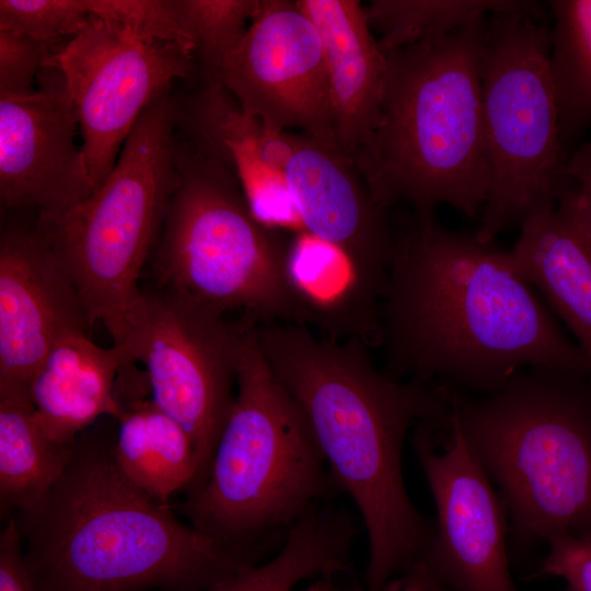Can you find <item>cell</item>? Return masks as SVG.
Masks as SVG:
<instances>
[{
	"label": "cell",
	"mask_w": 591,
	"mask_h": 591,
	"mask_svg": "<svg viewBox=\"0 0 591 591\" xmlns=\"http://www.w3.org/2000/svg\"><path fill=\"white\" fill-rule=\"evenodd\" d=\"M392 232L379 304L385 373L474 395L533 366L591 373L503 251L445 228L434 213L413 212Z\"/></svg>",
	"instance_id": "obj_1"
},
{
	"label": "cell",
	"mask_w": 591,
	"mask_h": 591,
	"mask_svg": "<svg viewBox=\"0 0 591 591\" xmlns=\"http://www.w3.org/2000/svg\"><path fill=\"white\" fill-rule=\"evenodd\" d=\"M274 376L304 415L338 490L358 508L369 540L366 591L416 564L434 524L410 500L403 477L409 429L450 410L443 386L378 370L356 337L317 338L303 325L255 326Z\"/></svg>",
	"instance_id": "obj_2"
},
{
	"label": "cell",
	"mask_w": 591,
	"mask_h": 591,
	"mask_svg": "<svg viewBox=\"0 0 591 591\" xmlns=\"http://www.w3.org/2000/svg\"><path fill=\"white\" fill-rule=\"evenodd\" d=\"M114 441L81 434L47 495L13 514L36 591H202L260 563L131 484Z\"/></svg>",
	"instance_id": "obj_3"
},
{
	"label": "cell",
	"mask_w": 591,
	"mask_h": 591,
	"mask_svg": "<svg viewBox=\"0 0 591 591\" xmlns=\"http://www.w3.org/2000/svg\"><path fill=\"white\" fill-rule=\"evenodd\" d=\"M488 19L442 37L385 51L375 128L351 159L382 210L407 202L433 215L441 204L467 217L490 186L480 67Z\"/></svg>",
	"instance_id": "obj_4"
},
{
	"label": "cell",
	"mask_w": 591,
	"mask_h": 591,
	"mask_svg": "<svg viewBox=\"0 0 591 591\" xmlns=\"http://www.w3.org/2000/svg\"><path fill=\"white\" fill-rule=\"evenodd\" d=\"M449 399L519 538L591 534L590 372L533 366L493 393Z\"/></svg>",
	"instance_id": "obj_5"
},
{
	"label": "cell",
	"mask_w": 591,
	"mask_h": 591,
	"mask_svg": "<svg viewBox=\"0 0 591 591\" xmlns=\"http://www.w3.org/2000/svg\"><path fill=\"white\" fill-rule=\"evenodd\" d=\"M255 324L242 343L235 399L208 474L182 505L190 525L233 548L264 552L337 489L312 430L258 346Z\"/></svg>",
	"instance_id": "obj_6"
},
{
	"label": "cell",
	"mask_w": 591,
	"mask_h": 591,
	"mask_svg": "<svg viewBox=\"0 0 591 591\" xmlns=\"http://www.w3.org/2000/svg\"><path fill=\"white\" fill-rule=\"evenodd\" d=\"M185 136L157 243L162 290L219 315L244 312L257 325H303L287 273L290 242L255 218L220 157Z\"/></svg>",
	"instance_id": "obj_7"
},
{
	"label": "cell",
	"mask_w": 591,
	"mask_h": 591,
	"mask_svg": "<svg viewBox=\"0 0 591 591\" xmlns=\"http://www.w3.org/2000/svg\"><path fill=\"white\" fill-rule=\"evenodd\" d=\"M179 104L170 89L141 114L107 178L88 198L51 217L39 233L76 287L91 327L123 344L142 291L143 265L158 243L177 181Z\"/></svg>",
	"instance_id": "obj_8"
},
{
	"label": "cell",
	"mask_w": 591,
	"mask_h": 591,
	"mask_svg": "<svg viewBox=\"0 0 591 591\" xmlns=\"http://www.w3.org/2000/svg\"><path fill=\"white\" fill-rule=\"evenodd\" d=\"M549 33L543 20L524 12L489 14L480 86L490 186L476 232L485 243L556 207L567 184Z\"/></svg>",
	"instance_id": "obj_9"
},
{
	"label": "cell",
	"mask_w": 591,
	"mask_h": 591,
	"mask_svg": "<svg viewBox=\"0 0 591 591\" xmlns=\"http://www.w3.org/2000/svg\"><path fill=\"white\" fill-rule=\"evenodd\" d=\"M232 324L170 292H142L127 321L126 343L144 367L150 398L192 438L204 483L236 394L247 325Z\"/></svg>",
	"instance_id": "obj_10"
},
{
	"label": "cell",
	"mask_w": 591,
	"mask_h": 591,
	"mask_svg": "<svg viewBox=\"0 0 591 591\" xmlns=\"http://www.w3.org/2000/svg\"><path fill=\"white\" fill-rule=\"evenodd\" d=\"M47 66L65 79L93 192L114 169L144 109L175 80L197 72L194 55L182 46L97 16Z\"/></svg>",
	"instance_id": "obj_11"
},
{
	"label": "cell",
	"mask_w": 591,
	"mask_h": 591,
	"mask_svg": "<svg viewBox=\"0 0 591 591\" xmlns=\"http://www.w3.org/2000/svg\"><path fill=\"white\" fill-rule=\"evenodd\" d=\"M413 445L437 509L434 533L419 561L454 591H517L506 506L451 410L419 422Z\"/></svg>",
	"instance_id": "obj_12"
},
{
	"label": "cell",
	"mask_w": 591,
	"mask_h": 591,
	"mask_svg": "<svg viewBox=\"0 0 591 591\" xmlns=\"http://www.w3.org/2000/svg\"><path fill=\"white\" fill-rule=\"evenodd\" d=\"M254 164L288 193L306 233L337 248L374 294L386 283L393 232L354 160L337 146L254 120Z\"/></svg>",
	"instance_id": "obj_13"
},
{
	"label": "cell",
	"mask_w": 591,
	"mask_h": 591,
	"mask_svg": "<svg viewBox=\"0 0 591 591\" xmlns=\"http://www.w3.org/2000/svg\"><path fill=\"white\" fill-rule=\"evenodd\" d=\"M216 81L263 125L337 146L323 43L296 1L260 0Z\"/></svg>",
	"instance_id": "obj_14"
},
{
	"label": "cell",
	"mask_w": 591,
	"mask_h": 591,
	"mask_svg": "<svg viewBox=\"0 0 591 591\" xmlns=\"http://www.w3.org/2000/svg\"><path fill=\"white\" fill-rule=\"evenodd\" d=\"M37 81L31 95L0 96V198L5 207H35L39 217H51L93 188L61 72L46 66Z\"/></svg>",
	"instance_id": "obj_15"
},
{
	"label": "cell",
	"mask_w": 591,
	"mask_h": 591,
	"mask_svg": "<svg viewBox=\"0 0 591 591\" xmlns=\"http://www.w3.org/2000/svg\"><path fill=\"white\" fill-rule=\"evenodd\" d=\"M91 324L79 293L37 230L0 240V395H30L53 347Z\"/></svg>",
	"instance_id": "obj_16"
},
{
	"label": "cell",
	"mask_w": 591,
	"mask_h": 591,
	"mask_svg": "<svg viewBox=\"0 0 591 591\" xmlns=\"http://www.w3.org/2000/svg\"><path fill=\"white\" fill-rule=\"evenodd\" d=\"M508 268L542 291L578 339L591 370V240L578 216L572 187L566 184L556 207L521 225Z\"/></svg>",
	"instance_id": "obj_17"
},
{
	"label": "cell",
	"mask_w": 591,
	"mask_h": 591,
	"mask_svg": "<svg viewBox=\"0 0 591 591\" xmlns=\"http://www.w3.org/2000/svg\"><path fill=\"white\" fill-rule=\"evenodd\" d=\"M324 48L337 147L350 158L375 128L386 57L358 0H296Z\"/></svg>",
	"instance_id": "obj_18"
},
{
	"label": "cell",
	"mask_w": 591,
	"mask_h": 591,
	"mask_svg": "<svg viewBox=\"0 0 591 591\" xmlns=\"http://www.w3.org/2000/svg\"><path fill=\"white\" fill-rule=\"evenodd\" d=\"M134 364L126 343L102 347L88 333L61 339L48 352L30 386L40 428L55 442L74 445L100 417L115 418L117 380Z\"/></svg>",
	"instance_id": "obj_19"
},
{
	"label": "cell",
	"mask_w": 591,
	"mask_h": 591,
	"mask_svg": "<svg viewBox=\"0 0 591 591\" xmlns=\"http://www.w3.org/2000/svg\"><path fill=\"white\" fill-rule=\"evenodd\" d=\"M114 456L127 479L160 505L196 483L198 460L186 430L151 398L118 405Z\"/></svg>",
	"instance_id": "obj_20"
},
{
	"label": "cell",
	"mask_w": 591,
	"mask_h": 591,
	"mask_svg": "<svg viewBox=\"0 0 591 591\" xmlns=\"http://www.w3.org/2000/svg\"><path fill=\"white\" fill-rule=\"evenodd\" d=\"M355 535L354 519L345 509L317 503L286 531L273 558L202 591H292L304 580L349 573Z\"/></svg>",
	"instance_id": "obj_21"
},
{
	"label": "cell",
	"mask_w": 591,
	"mask_h": 591,
	"mask_svg": "<svg viewBox=\"0 0 591 591\" xmlns=\"http://www.w3.org/2000/svg\"><path fill=\"white\" fill-rule=\"evenodd\" d=\"M74 445L51 440L28 395H0V508L13 515L38 503L62 475Z\"/></svg>",
	"instance_id": "obj_22"
},
{
	"label": "cell",
	"mask_w": 591,
	"mask_h": 591,
	"mask_svg": "<svg viewBox=\"0 0 591 591\" xmlns=\"http://www.w3.org/2000/svg\"><path fill=\"white\" fill-rule=\"evenodd\" d=\"M551 28L549 72L561 146L568 150L591 124V0L547 2Z\"/></svg>",
	"instance_id": "obj_23"
},
{
	"label": "cell",
	"mask_w": 591,
	"mask_h": 591,
	"mask_svg": "<svg viewBox=\"0 0 591 591\" xmlns=\"http://www.w3.org/2000/svg\"><path fill=\"white\" fill-rule=\"evenodd\" d=\"M518 11L543 20L545 5L523 0H373L364 9L368 24L381 33L379 46L390 51L445 36L487 13Z\"/></svg>",
	"instance_id": "obj_24"
},
{
	"label": "cell",
	"mask_w": 591,
	"mask_h": 591,
	"mask_svg": "<svg viewBox=\"0 0 591 591\" xmlns=\"http://www.w3.org/2000/svg\"><path fill=\"white\" fill-rule=\"evenodd\" d=\"M260 0H177L195 43V62L201 81H216L224 59L236 49Z\"/></svg>",
	"instance_id": "obj_25"
},
{
	"label": "cell",
	"mask_w": 591,
	"mask_h": 591,
	"mask_svg": "<svg viewBox=\"0 0 591 591\" xmlns=\"http://www.w3.org/2000/svg\"><path fill=\"white\" fill-rule=\"evenodd\" d=\"M85 0H1L0 30L62 46L93 21Z\"/></svg>",
	"instance_id": "obj_26"
},
{
	"label": "cell",
	"mask_w": 591,
	"mask_h": 591,
	"mask_svg": "<svg viewBox=\"0 0 591 591\" xmlns=\"http://www.w3.org/2000/svg\"><path fill=\"white\" fill-rule=\"evenodd\" d=\"M85 5L99 19L146 38L177 44L195 54V43L177 0H85Z\"/></svg>",
	"instance_id": "obj_27"
},
{
	"label": "cell",
	"mask_w": 591,
	"mask_h": 591,
	"mask_svg": "<svg viewBox=\"0 0 591 591\" xmlns=\"http://www.w3.org/2000/svg\"><path fill=\"white\" fill-rule=\"evenodd\" d=\"M62 46L0 30V96L35 93L38 73Z\"/></svg>",
	"instance_id": "obj_28"
},
{
	"label": "cell",
	"mask_w": 591,
	"mask_h": 591,
	"mask_svg": "<svg viewBox=\"0 0 591 591\" xmlns=\"http://www.w3.org/2000/svg\"><path fill=\"white\" fill-rule=\"evenodd\" d=\"M542 575L563 578L572 591H591V534L549 537Z\"/></svg>",
	"instance_id": "obj_29"
},
{
	"label": "cell",
	"mask_w": 591,
	"mask_h": 591,
	"mask_svg": "<svg viewBox=\"0 0 591 591\" xmlns=\"http://www.w3.org/2000/svg\"><path fill=\"white\" fill-rule=\"evenodd\" d=\"M0 591H36L24 561L22 535L15 518L0 534Z\"/></svg>",
	"instance_id": "obj_30"
},
{
	"label": "cell",
	"mask_w": 591,
	"mask_h": 591,
	"mask_svg": "<svg viewBox=\"0 0 591 591\" xmlns=\"http://www.w3.org/2000/svg\"><path fill=\"white\" fill-rule=\"evenodd\" d=\"M561 174L572 187L578 216L591 240V141L569 153Z\"/></svg>",
	"instance_id": "obj_31"
},
{
	"label": "cell",
	"mask_w": 591,
	"mask_h": 591,
	"mask_svg": "<svg viewBox=\"0 0 591 591\" xmlns=\"http://www.w3.org/2000/svg\"><path fill=\"white\" fill-rule=\"evenodd\" d=\"M383 591H447V588L429 572L421 561H417L393 578Z\"/></svg>",
	"instance_id": "obj_32"
},
{
	"label": "cell",
	"mask_w": 591,
	"mask_h": 591,
	"mask_svg": "<svg viewBox=\"0 0 591 591\" xmlns=\"http://www.w3.org/2000/svg\"><path fill=\"white\" fill-rule=\"evenodd\" d=\"M335 576H322L313 579L310 584L303 591H366L357 583L345 584L338 581V577Z\"/></svg>",
	"instance_id": "obj_33"
},
{
	"label": "cell",
	"mask_w": 591,
	"mask_h": 591,
	"mask_svg": "<svg viewBox=\"0 0 591 591\" xmlns=\"http://www.w3.org/2000/svg\"><path fill=\"white\" fill-rule=\"evenodd\" d=\"M566 591H572V590H571V589H569V588H567V590H566Z\"/></svg>",
	"instance_id": "obj_34"
}]
</instances>
